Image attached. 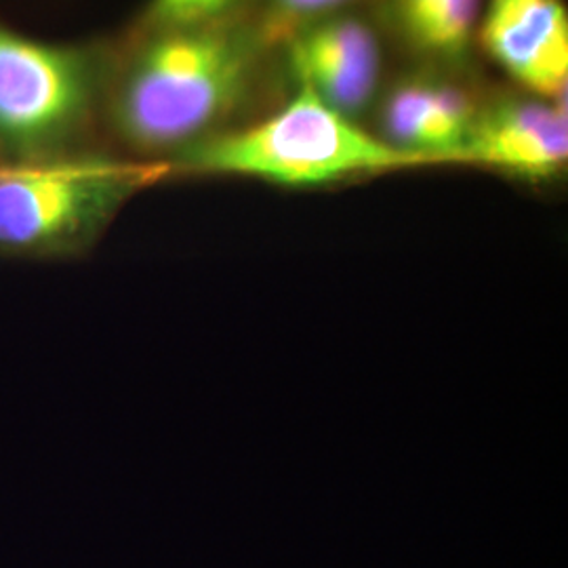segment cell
Masks as SVG:
<instances>
[{
    "instance_id": "cell-1",
    "label": "cell",
    "mask_w": 568,
    "mask_h": 568,
    "mask_svg": "<svg viewBox=\"0 0 568 568\" xmlns=\"http://www.w3.org/2000/svg\"><path fill=\"white\" fill-rule=\"evenodd\" d=\"M270 51L253 9L227 0H161L114 53L102 114L145 163H171L241 119Z\"/></svg>"
},
{
    "instance_id": "cell-2",
    "label": "cell",
    "mask_w": 568,
    "mask_h": 568,
    "mask_svg": "<svg viewBox=\"0 0 568 568\" xmlns=\"http://www.w3.org/2000/svg\"><path fill=\"white\" fill-rule=\"evenodd\" d=\"M166 164L171 175H241L314 187L422 163L389 148L300 84L295 95L270 116L236 126Z\"/></svg>"
},
{
    "instance_id": "cell-3",
    "label": "cell",
    "mask_w": 568,
    "mask_h": 568,
    "mask_svg": "<svg viewBox=\"0 0 568 568\" xmlns=\"http://www.w3.org/2000/svg\"><path fill=\"white\" fill-rule=\"evenodd\" d=\"M171 175L169 164L77 152L0 164V253L55 260L87 253L135 194Z\"/></svg>"
},
{
    "instance_id": "cell-4",
    "label": "cell",
    "mask_w": 568,
    "mask_h": 568,
    "mask_svg": "<svg viewBox=\"0 0 568 568\" xmlns=\"http://www.w3.org/2000/svg\"><path fill=\"white\" fill-rule=\"evenodd\" d=\"M112 51L34 41L0 23V164L82 152L102 114Z\"/></svg>"
},
{
    "instance_id": "cell-5",
    "label": "cell",
    "mask_w": 568,
    "mask_h": 568,
    "mask_svg": "<svg viewBox=\"0 0 568 568\" xmlns=\"http://www.w3.org/2000/svg\"><path fill=\"white\" fill-rule=\"evenodd\" d=\"M284 53L300 84L349 121L358 122L379 95V34L371 21L345 7L307 28Z\"/></svg>"
},
{
    "instance_id": "cell-6",
    "label": "cell",
    "mask_w": 568,
    "mask_h": 568,
    "mask_svg": "<svg viewBox=\"0 0 568 568\" xmlns=\"http://www.w3.org/2000/svg\"><path fill=\"white\" fill-rule=\"evenodd\" d=\"M565 100L530 95L485 103L457 163L487 166L523 180L558 178L568 163Z\"/></svg>"
},
{
    "instance_id": "cell-7",
    "label": "cell",
    "mask_w": 568,
    "mask_h": 568,
    "mask_svg": "<svg viewBox=\"0 0 568 568\" xmlns=\"http://www.w3.org/2000/svg\"><path fill=\"white\" fill-rule=\"evenodd\" d=\"M476 39L532 98H567L568 11L562 2L495 0L480 18Z\"/></svg>"
},
{
    "instance_id": "cell-8",
    "label": "cell",
    "mask_w": 568,
    "mask_h": 568,
    "mask_svg": "<svg viewBox=\"0 0 568 568\" xmlns=\"http://www.w3.org/2000/svg\"><path fill=\"white\" fill-rule=\"evenodd\" d=\"M483 105L462 82L406 77L382 100L377 138L422 164L457 163Z\"/></svg>"
},
{
    "instance_id": "cell-9",
    "label": "cell",
    "mask_w": 568,
    "mask_h": 568,
    "mask_svg": "<svg viewBox=\"0 0 568 568\" xmlns=\"http://www.w3.org/2000/svg\"><path fill=\"white\" fill-rule=\"evenodd\" d=\"M389 13L408 47L432 60H462L483 18L474 0H403Z\"/></svg>"
}]
</instances>
